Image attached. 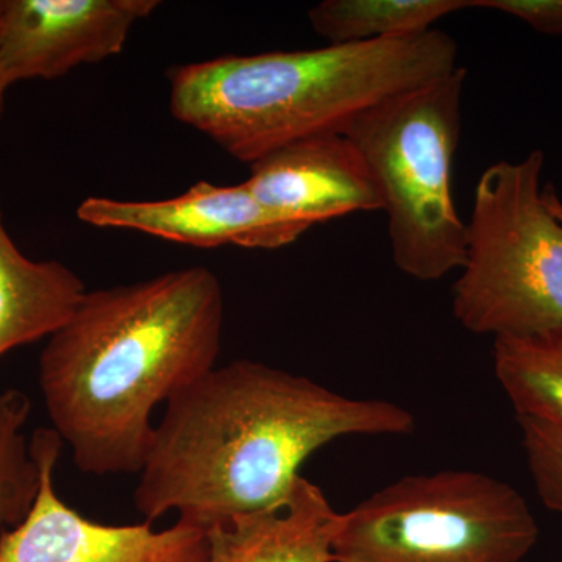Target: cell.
Masks as SVG:
<instances>
[{"instance_id":"cell-1","label":"cell","mask_w":562,"mask_h":562,"mask_svg":"<svg viewBox=\"0 0 562 562\" xmlns=\"http://www.w3.org/2000/svg\"><path fill=\"white\" fill-rule=\"evenodd\" d=\"M414 427L413 414L395 403L346 397L265 362L236 360L166 403L133 503L146 522L173 512L209 531L279 502L328 442Z\"/></svg>"},{"instance_id":"cell-2","label":"cell","mask_w":562,"mask_h":562,"mask_svg":"<svg viewBox=\"0 0 562 562\" xmlns=\"http://www.w3.org/2000/svg\"><path fill=\"white\" fill-rule=\"evenodd\" d=\"M222 328L224 292L203 266L87 291L40 357L44 406L77 469L139 473L151 414L216 368Z\"/></svg>"},{"instance_id":"cell-3","label":"cell","mask_w":562,"mask_h":562,"mask_svg":"<svg viewBox=\"0 0 562 562\" xmlns=\"http://www.w3.org/2000/svg\"><path fill=\"white\" fill-rule=\"evenodd\" d=\"M458 46L441 31L313 50L225 55L169 72V109L235 160L342 135L375 103L449 76Z\"/></svg>"},{"instance_id":"cell-4","label":"cell","mask_w":562,"mask_h":562,"mask_svg":"<svg viewBox=\"0 0 562 562\" xmlns=\"http://www.w3.org/2000/svg\"><path fill=\"white\" fill-rule=\"evenodd\" d=\"M468 70L391 95L342 135L364 158L387 214L392 260L420 281L462 268L468 225L453 199V162Z\"/></svg>"},{"instance_id":"cell-5","label":"cell","mask_w":562,"mask_h":562,"mask_svg":"<svg viewBox=\"0 0 562 562\" xmlns=\"http://www.w3.org/2000/svg\"><path fill=\"white\" fill-rule=\"evenodd\" d=\"M543 154L484 169L473 192L453 314L475 335L525 336L562 325V224L541 190Z\"/></svg>"},{"instance_id":"cell-6","label":"cell","mask_w":562,"mask_h":562,"mask_svg":"<svg viewBox=\"0 0 562 562\" xmlns=\"http://www.w3.org/2000/svg\"><path fill=\"white\" fill-rule=\"evenodd\" d=\"M539 539L527 501L472 471L412 475L341 514L335 562H522Z\"/></svg>"},{"instance_id":"cell-7","label":"cell","mask_w":562,"mask_h":562,"mask_svg":"<svg viewBox=\"0 0 562 562\" xmlns=\"http://www.w3.org/2000/svg\"><path fill=\"white\" fill-rule=\"evenodd\" d=\"M63 441L54 428L33 431L40 490L31 512L0 535V562H210L209 531L177 520L155 530L146 522L105 525L58 497L54 473Z\"/></svg>"},{"instance_id":"cell-8","label":"cell","mask_w":562,"mask_h":562,"mask_svg":"<svg viewBox=\"0 0 562 562\" xmlns=\"http://www.w3.org/2000/svg\"><path fill=\"white\" fill-rule=\"evenodd\" d=\"M158 0H0V79L9 90L121 54Z\"/></svg>"},{"instance_id":"cell-9","label":"cell","mask_w":562,"mask_h":562,"mask_svg":"<svg viewBox=\"0 0 562 562\" xmlns=\"http://www.w3.org/2000/svg\"><path fill=\"white\" fill-rule=\"evenodd\" d=\"M77 216L92 227L146 233L199 249H280L313 227L308 222L266 209L244 181L217 187L202 180L183 194L165 201H120L91 195L80 203Z\"/></svg>"},{"instance_id":"cell-10","label":"cell","mask_w":562,"mask_h":562,"mask_svg":"<svg viewBox=\"0 0 562 562\" xmlns=\"http://www.w3.org/2000/svg\"><path fill=\"white\" fill-rule=\"evenodd\" d=\"M244 183L266 209L312 225L383 210L364 158L344 135L313 136L281 147L251 162Z\"/></svg>"},{"instance_id":"cell-11","label":"cell","mask_w":562,"mask_h":562,"mask_svg":"<svg viewBox=\"0 0 562 562\" xmlns=\"http://www.w3.org/2000/svg\"><path fill=\"white\" fill-rule=\"evenodd\" d=\"M339 520L324 492L301 475L269 508L210 528V562H335Z\"/></svg>"},{"instance_id":"cell-12","label":"cell","mask_w":562,"mask_h":562,"mask_svg":"<svg viewBox=\"0 0 562 562\" xmlns=\"http://www.w3.org/2000/svg\"><path fill=\"white\" fill-rule=\"evenodd\" d=\"M85 294L83 281L68 266L31 260L18 249L0 209V358L54 335Z\"/></svg>"},{"instance_id":"cell-13","label":"cell","mask_w":562,"mask_h":562,"mask_svg":"<svg viewBox=\"0 0 562 562\" xmlns=\"http://www.w3.org/2000/svg\"><path fill=\"white\" fill-rule=\"evenodd\" d=\"M476 0H324L308 11L314 33L330 46L406 38L431 31Z\"/></svg>"},{"instance_id":"cell-14","label":"cell","mask_w":562,"mask_h":562,"mask_svg":"<svg viewBox=\"0 0 562 562\" xmlns=\"http://www.w3.org/2000/svg\"><path fill=\"white\" fill-rule=\"evenodd\" d=\"M494 369L517 417L562 427V325L495 338Z\"/></svg>"},{"instance_id":"cell-15","label":"cell","mask_w":562,"mask_h":562,"mask_svg":"<svg viewBox=\"0 0 562 562\" xmlns=\"http://www.w3.org/2000/svg\"><path fill=\"white\" fill-rule=\"evenodd\" d=\"M31 412L24 392H0V535L27 516L38 494V462L24 435Z\"/></svg>"},{"instance_id":"cell-16","label":"cell","mask_w":562,"mask_h":562,"mask_svg":"<svg viewBox=\"0 0 562 562\" xmlns=\"http://www.w3.org/2000/svg\"><path fill=\"white\" fill-rule=\"evenodd\" d=\"M522 446L539 498L562 514V427L552 422L517 417Z\"/></svg>"},{"instance_id":"cell-17","label":"cell","mask_w":562,"mask_h":562,"mask_svg":"<svg viewBox=\"0 0 562 562\" xmlns=\"http://www.w3.org/2000/svg\"><path fill=\"white\" fill-rule=\"evenodd\" d=\"M476 9L495 10L547 36H562V0H476Z\"/></svg>"},{"instance_id":"cell-18","label":"cell","mask_w":562,"mask_h":562,"mask_svg":"<svg viewBox=\"0 0 562 562\" xmlns=\"http://www.w3.org/2000/svg\"><path fill=\"white\" fill-rule=\"evenodd\" d=\"M543 199H546L547 206L552 211L553 216L562 224V202L561 199L558 198L557 191H554L552 184H547V187L543 188Z\"/></svg>"},{"instance_id":"cell-19","label":"cell","mask_w":562,"mask_h":562,"mask_svg":"<svg viewBox=\"0 0 562 562\" xmlns=\"http://www.w3.org/2000/svg\"><path fill=\"white\" fill-rule=\"evenodd\" d=\"M5 92H7V88L3 87L2 79H0V113H2V110H3V101H5Z\"/></svg>"}]
</instances>
